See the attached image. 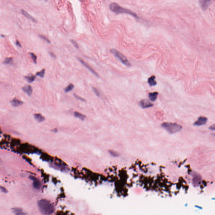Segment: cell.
I'll return each instance as SVG.
<instances>
[{"mask_svg":"<svg viewBox=\"0 0 215 215\" xmlns=\"http://www.w3.org/2000/svg\"><path fill=\"white\" fill-rule=\"evenodd\" d=\"M38 205L39 211L43 215H51L54 212V206L47 200H40L38 201Z\"/></svg>","mask_w":215,"mask_h":215,"instance_id":"6da1fadb","label":"cell"},{"mask_svg":"<svg viewBox=\"0 0 215 215\" xmlns=\"http://www.w3.org/2000/svg\"><path fill=\"white\" fill-rule=\"evenodd\" d=\"M109 8L111 11H112V12L115 13L116 14L126 13V14L130 15L131 16H134V17L136 19H139V18L138 15L137 14L135 13L130 10L121 6L120 5H119L117 3H111L110 5Z\"/></svg>","mask_w":215,"mask_h":215,"instance_id":"7a4b0ae2","label":"cell"},{"mask_svg":"<svg viewBox=\"0 0 215 215\" xmlns=\"http://www.w3.org/2000/svg\"><path fill=\"white\" fill-rule=\"evenodd\" d=\"M161 126L170 134H174L179 132L182 128L180 125L171 122H164L162 124Z\"/></svg>","mask_w":215,"mask_h":215,"instance_id":"3957f363","label":"cell"},{"mask_svg":"<svg viewBox=\"0 0 215 215\" xmlns=\"http://www.w3.org/2000/svg\"><path fill=\"white\" fill-rule=\"evenodd\" d=\"M110 52L116 57L124 65L128 67L131 66V64L127 59V58L120 52L114 48L110 50Z\"/></svg>","mask_w":215,"mask_h":215,"instance_id":"277c9868","label":"cell"},{"mask_svg":"<svg viewBox=\"0 0 215 215\" xmlns=\"http://www.w3.org/2000/svg\"><path fill=\"white\" fill-rule=\"evenodd\" d=\"M153 105V104L147 99H143L139 102V106L143 109L150 108L152 107Z\"/></svg>","mask_w":215,"mask_h":215,"instance_id":"5b68a950","label":"cell"},{"mask_svg":"<svg viewBox=\"0 0 215 215\" xmlns=\"http://www.w3.org/2000/svg\"><path fill=\"white\" fill-rule=\"evenodd\" d=\"M208 121L207 118L205 116H200L198 118V120L194 123V125L201 126L206 124Z\"/></svg>","mask_w":215,"mask_h":215,"instance_id":"8992f818","label":"cell"},{"mask_svg":"<svg viewBox=\"0 0 215 215\" xmlns=\"http://www.w3.org/2000/svg\"><path fill=\"white\" fill-rule=\"evenodd\" d=\"M78 60H79V61L80 62V63H81V64H82L83 65H84V66L90 72L92 73H93L94 75H95V76H97V77H99V75H98V74L97 72H95V71L92 68V67L90 66L88 64H87V63H86L85 62H84V61L82 60L81 59H80V58H78Z\"/></svg>","mask_w":215,"mask_h":215,"instance_id":"52a82bcc","label":"cell"},{"mask_svg":"<svg viewBox=\"0 0 215 215\" xmlns=\"http://www.w3.org/2000/svg\"><path fill=\"white\" fill-rule=\"evenodd\" d=\"M29 178L31 180H32L33 181V187L36 189H39L41 187V183L40 181L37 178L35 177V176H29Z\"/></svg>","mask_w":215,"mask_h":215,"instance_id":"ba28073f","label":"cell"},{"mask_svg":"<svg viewBox=\"0 0 215 215\" xmlns=\"http://www.w3.org/2000/svg\"><path fill=\"white\" fill-rule=\"evenodd\" d=\"M201 6L203 10H206L209 7L210 3V0H199Z\"/></svg>","mask_w":215,"mask_h":215,"instance_id":"9c48e42d","label":"cell"},{"mask_svg":"<svg viewBox=\"0 0 215 215\" xmlns=\"http://www.w3.org/2000/svg\"><path fill=\"white\" fill-rule=\"evenodd\" d=\"M155 76L154 75H152L147 80V83L150 87L155 86L157 84V81H155Z\"/></svg>","mask_w":215,"mask_h":215,"instance_id":"30bf717a","label":"cell"},{"mask_svg":"<svg viewBox=\"0 0 215 215\" xmlns=\"http://www.w3.org/2000/svg\"><path fill=\"white\" fill-rule=\"evenodd\" d=\"M11 104L13 107H17L23 104V102L16 98H14L11 101Z\"/></svg>","mask_w":215,"mask_h":215,"instance_id":"8fae6325","label":"cell"},{"mask_svg":"<svg viewBox=\"0 0 215 215\" xmlns=\"http://www.w3.org/2000/svg\"><path fill=\"white\" fill-rule=\"evenodd\" d=\"M22 89L23 91L26 92L29 96H30L32 92V88L31 86L26 85L22 87Z\"/></svg>","mask_w":215,"mask_h":215,"instance_id":"7c38bea8","label":"cell"},{"mask_svg":"<svg viewBox=\"0 0 215 215\" xmlns=\"http://www.w3.org/2000/svg\"><path fill=\"white\" fill-rule=\"evenodd\" d=\"M158 92H150L148 94V97L150 100L152 102H154L156 100L158 95Z\"/></svg>","mask_w":215,"mask_h":215,"instance_id":"4fadbf2b","label":"cell"},{"mask_svg":"<svg viewBox=\"0 0 215 215\" xmlns=\"http://www.w3.org/2000/svg\"><path fill=\"white\" fill-rule=\"evenodd\" d=\"M201 178L200 176L199 175H196L193 179V183L195 186H198L201 183Z\"/></svg>","mask_w":215,"mask_h":215,"instance_id":"5bb4252c","label":"cell"},{"mask_svg":"<svg viewBox=\"0 0 215 215\" xmlns=\"http://www.w3.org/2000/svg\"><path fill=\"white\" fill-rule=\"evenodd\" d=\"M12 211L16 215H20L26 214H24V213L23 212V211L21 209L18 208H13L12 209Z\"/></svg>","mask_w":215,"mask_h":215,"instance_id":"9a60e30c","label":"cell"},{"mask_svg":"<svg viewBox=\"0 0 215 215\" xmlns=\"http://www.w3.org/2000/svg\"><path fill=\"white\" fill-rule=\"evenodd\" d=\"M21 12H22V13H23V15H24V16H25L27 18H28V19H29L31 20V21H33V22H37V21H36V19H35V18H34L33 17H32V16H31V15H29L27 12H26L25 11H24V10H21Z\"/></svg>","mask_w":215,"mask_h":215,"instance_id":"2e32d148","label":"cell"},{"mask_svg":"<svg viewBox=\"0 0 215 215\" xmlns=\"http://www.w3.org/2000/svg\"><path fill=\"white\" fill-rule=\"evenodd\" d=\"M34 117L36 120L39 122H41L45 120V118L41 114H34Z\"/></svg>","mask_w":215,"mask_h":215,"instance_id":"e0dca14e","label":"cell"},{"mask_svg":"<svg viewBox=\"0 0 215 215\" xmlns=\"http://www.w3.org/2000/svg\"><path fill=\"white\" fill-rule=\"evenodd\" d=\"M74 116L76 117L77 118L81 120H84V119L86 118V116L85 115H83V114H80L78 112H75L74 113Z\"/></svg>","mask_w":215,"mask_h":215,"instance_id":"ac0fdd59","label":"cell"},{"mask_svg":"<svg viewBox=\"0 0 215 215\" xmlns=\"http://www.w3.org/2000/svg\"><path fill=\"white\" fill-rule=\"evenodd\" d=\"M26 79L29 82V83H32L35 79L36 77L34 75H30L25 77Z\"/></svg>","mask_w":215,"mask_h":215,"instance_id":"d6986e66","label":"cell"},{"mask_svg":"<svg viewBox=\"0 0 215 215\" xmlns=\"http://www.w3.org/2000/svg\"><path fill=\"white\" fill-rule=\"evenodd\" d=\"M74 87V86L73 84H70L67 87H66L65 88L64 91H65L66 92H69L70 91H72Z\"/></svg>","mask_w":215,"mask_h":215,"instance_id":"ffe728a7","label":"cell"},{"mask_svg":"<svg viewBox=\"0 0 215 215\" xmlns=\"http://www.w3.org/2000/svg\"><path fill=\"white\" fill-rule=\"evenodd\" d=\"M13 62V60L12 58H7L4 60L3 63L5 64H11Z\"/></svg>","mask_w":215,"mask_h":215,"instance_id":"44dd1931","label":"cell"},{"mask_svg":"<svg viewBox=\"0 0 215 215\" xmlns=\"http://www.w3.org/2000/svg\"><path fill=\"white\" fill-rule=\"evenodd\" d=\"M45 73V70L43 69V70H42L41 71L36 73V75L40 76V77L43 78L44 76Z\"/></svg>","mask_w":215,"mask_h":215,"instance_id":"7402d4cb","label":"cell"},{"mask_svg":"<svg viewBox=\"0 0 215 215\" xmlns=\"http://www.w3.org/2000/svg\"><path fill=\"white\" fill-rule=\"evenodd\" d=\"M73 96H74V97H75L76 99H77V100H80V101H81L84 102L86 101V100H85V99H84V98H81V97L80 96H79V95H76V94H73Z\"/></svg>","mask_w":215,"mask_h":215,"instance_id":"603a6c76","label":"cell"},{"mask_svg":"<svg viewBox=\"0 0 215 215\" xmlns=\"http://www.w3.org/2000/svg\"><path fill=\"white\" fill-rule=\"evenodd\" d=\"M30 54L31 55V57L32 58V60H33V61L34 63L36 64H37V57L36 56V55H35V54H34V53H30Z\"/></svg>","mask_w":215,"mask_h":215,"instance_id":"cb8c5ba5","label":"cell"},{"mask_svg":"<svg viewBox=\"0 0 215 215\" xmlns=\"http://www.w3.org/2000/svg\"><path fill=\"white\" fill-rule=\"evenodd\" d=\"M92 90H93L94 92L95 93V94L97 96H98V97H100V93L99 92V90L97 88L94 87H92Z\"/></svg>","mask_w":215,"mask_h":215,"instance_id":"d4e9b609","label":"cell"},{"mask_svg":"<svg viewBox=\"0 0 215 215\" xmlns=\"http://www.w3.org/2000/svg\"><path fill=\"white\" fill-rule=\"evenodd\" d=\"M109 152L110 154H111L112 156L114 157H116L118 156V155H119V154L117 153L116 152H115L114 151H111V150H110L109 151Z\"/></svg>","mask_w":215,"mask_h":215,"instance_id":"484cf974","label":"cell"},{"mask_svg":"<svg viewBox=\"0 0 215 215\" xmlns=\"http://www.w3.org/2000/svg\"><path fill=\"white\" fill-rule=\"evenodd\" d=\"M71 42H72V44L73 45V46H74L76 48H79V46H78V45L77 43H76V42L73 40H71Z\"/></svg>","mask_w":215,"mask_h":215,"instance_id":"4316f807","label":"cell"},{"mask_svg":"<svg viewBox=\"0 0 215 215\" xmlns=\"http://www.w3.org/2000/svg\"><path fill=\"white\" fill-rule=\"evenodd\" d=\"M40 38H41L42 39H43V40H45V41H46V42H47V43H50V40H48V38H46L45 37H44V36H42V35H40Z\"/></svg>","mask_w":215,"mask_h":215,"instance_id":"83f0119b","label":"cell"},{"mask_svg":"<svg viewBox=\"0 0 215 215\" xmlns=\"http://www.w3.org/2000/svg\"><path fill=\"white\" fill-rule=\"evenodd\" d=\"M0 190H1V191L2 192H3V193H7V190L4 187H0Z\"/></svg>","mask_w":215,"mask_h":215,"instance_id":"f1b7e54d","label":"cell"},{"mask_svg":"<svg viewBox=\"0 0 215 215\" xmlns=\"http://www.w3.org/2000/svg\"><path fill=\"white\" fill-rule=\"evenodd\" d=\"M209 129H210L211 130H215V124H214L213 125L211 126L210 127H209Z\"/></svg>","mask_w":215,"mask_h":215,"instance_id":"f546056e","label":"cell"},{"mask_svg":"<svg viewBox=\"0 0 215 215\" xmlns=\"http://www.w3.org/2000/svg\"><path fill=\"white\" fill-rule=\"evenodd\" d=\"M50 54L51 55V57H52L54 58H56V56L55 55V54L52 52H50Z\"/></svg>","mask_w":215,"mask_h":215,"instance_id":"4dcf8cb0","label":"cell"},{"mask_svg":"<svg viewBox=\"0 0 215 215\" xmlns=\"http://www.w3.org/2000/svg\"><path fill=\"white\" fill-rule=\"evenodd\" d=\"M16 45H17V46H19V47H21V45L20 44L19 42L18 41H17V40H16Z\"/></svg>","mask_w":215,"mask_h":215,"instance_id":"1f68e13d","label":"cell"},{"mask_svg":"<svg viewBox=\"0 0 215 215\" xmlns=\"http://www.w3.org/2000/svg\"></svg>","mask_w":215,"mask_h":215,"instance_id":"d6a6232c","label":"cell"}]
</instances>
